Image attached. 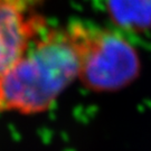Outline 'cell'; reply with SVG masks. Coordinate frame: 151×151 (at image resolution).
Segmentation results:
<instances>
[{
  "instance_id": "obj_1",
  "label": "cell",
  "mask_w": 151,
  "mask_h": 151,
  "mask_svg": "<svg viewBox=\"0 0 151 151\" xmlns=\"http://www.w3.org/2000/svg\"><path fill=\"white\" fill-rule=\"evenodd\" d=\"M77 75L78 60L67 29L47 27L0 75V112H43Z\"/></svg>"
},
{
  "instance_id": "obj_2",
  "label": "cell",
  "mask_w": 151,
  "mask_h": 151,
  "mask_svg": "<svg viewBox=\"0 0 151 151\" xmlns=\"http://www.w3.org/2000/svg\"><path fill=\"white\" fill-rule=\"evenodd\" d=\"M78 60L77 77L95 91L125 86L139 70V58L132 45L119 32L86 22L66 27Z\"/></svg>"
},
{
  "instance_id": "obj_3",
  "label": "cell",
  "mask_w": 151,
  "mask_h": 151,
  "mask_svg": "<svg viewBox=\"0 0 151 151\" xmlns=\"http://www.w3.org/2000/svg\"><path fill=\"white\" fill-rule=\"evenodd\" d=\"M47 28L44 18L10 0H0V75L27 52Z\"/></svg>"
},
{
  "instance_id": "obj_4",
  "label": "cell",
  "mask_w": 151,
  "mask_h": 151,
  "mask_svg": "<svg viewBox=\"0 0 151 151\" xmlns=\"http://www.w3.org/2000/svg\"><path fill=\"white\" fill-rule=\"evenodd\" d=\"M101 6L123 29L139 32L151 26V0H101Z\"/></svg>"
},
{
  "instance_id": "obj_5",
  "label": "cell",
  "mask_w": 151,
  "mask_h": 151,
  "mask_svg": "<svg viewBox=\"0 0 151 151\" xmlns=\"http://www.w3.org/2000/svg\"><path fill=\"white\" fill-rule=\"evenodd\" d=\"M10 1L15 2L16 5L20 6V7L25 8V9H28V8H30L32 6L38 4V2L42 1V0H10Z\"/></svg>"
}]
</instances>
